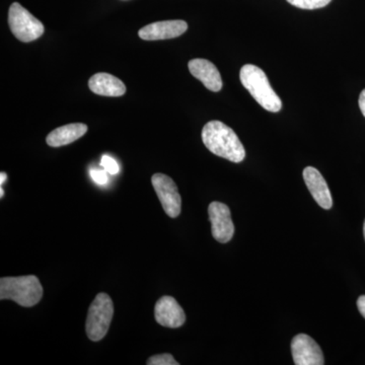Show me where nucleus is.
Masks as SVG:
<instances>
[{
    "label": "nucleus",
    "mask_w": 365,
    "mask_h": 365,
    "mask_svg": "<svg viewBox=\"0 0 365 365\" xmlns=\"http://www.w3.org/2000/svg\"><path fill=\"white\" fill-rule=\"evenodd\" d=\"M202 141L209 151L232 163H241L246 150L235 132L220 121L208 122L203 127Z\"/></svg>",
    "instance_id": "obj_1"
},
{
    "label": "nucleus",
    "mask_w": 365,
    "mask_h": 365,
    "mask_svg": "<svg viewBox=\"0 0 365 365\" xmlns=\"http://www.w3.org/2000/svg\"><path fill=\"white\" fill-rule=\"evenodd\" d=\"M242 86L251 93L257 103L269 112L277 113L282 109V102L269 83L267 76L260 67L246 64L240 71Z\"/></svg>",
    "instance_id": "obj_2"
},
{
    "label": "nucleus",
    "mask_w": 365,
    "mask_h": 365,
    "mask_svg": "<svg viewBox=\"0 0 365 365\" xmlns=\"http://www.w3.org/2000/svg\"><path fill=\"white\" fill-rule=\"evenodd\" d=\"M43 287L34 275L4 277L0 279V299H11L21 307H30L42 299Z\"/></svg>",
    "instance_id": "obj_3"
},
{
    "label": "nucleus",
    "mask_w": 365,
    "mask_h": 365,
    "mask_svg": "<svg viewBox=\"0 0 365 365\" xmlns=\"http://www.w3.org/2000/svg\"><path fill=\"white\" fill-rule=\"evenodd\" d=\"M114 314V304L107 294H98L88 309L86 318V334L93 342L107 335Z\"/></svg>",
    "instance_id": "obj_4"
},
{
    "label": "nucleus",
    "mask_w": 365,
    "mask_h": 365,
    "mask_svg": "<svg viewBox=\"0 0 365 365\" xmlns=\"http://www.w3.org/2000/svg\"><path fill=\"white\" fill-rule=\"evenodd\" d=\"M9 25L16 39L33 42L44 34V25L18 2L9 7Z\"/></svg>",
    "instance_id": "obj_5"
},
{
    "label": "nucleus",
    "mask_w": 365,
    "mask_h": 365,
    "mask_svg": "<svg viewBox=\"0 0 365 365\" xmlns=\"http://www.w3.org/2000/svg\"><path fill=\"white\" fill-rule=\"evenodd\" d=\"M151 182L167 215L178 217L181 213L182 198L175 182L167 175L158 173L151 178Z\"/></svg>",
    "instance_id": "obj_6"
},
{
    "label": "nucleus",
    "mask_w": 365,
    "mask_h": 365,
    "mask_svg": "<svg viewBox=\"0 0 365 365\" xmlns=\"http://www.w3.org/2000/svg\"><path fill=\"white\" fill-rule=\"evenodd\" d=\"M208 215L213 237L222 244L230 242L234 237L235 225L227 205L212 202L209 205Z\"/></svg>",
    "instance_id": "obj_7"
},
{
    "label": "nucleus",
    "mask_w": 365,
    "mask_h": 365,
    "mask_svg": "<svg viewBox=\"0 0 365 365\" xmlns=\"http://www.w3.org/2000/svg\"><path fill=\"white\" fill-rule=\"evenodd\" d=\"M292 353L297 365H323L324 355L318 343L306 334L295 336L292 342Z\"/></svg>",
    "instance_id": "obj_8"
},
{
    "label": "nucleus",
    "mask_w": 365,
    "mask_h": 365,
    "mask_svg": "<svg viewBox=\"0 0 365 365\" xmlns=\"http://www.w3.org/2000/svg\"><path fill=\"white\" fill-rule=\"evenodd\" d=\"M188 30L185 21H163L143 26L138 32L139 37L145 41L174 39Z\"/></svg>",
    "instance_id": "obj_9"
},
{
    "label": "nucleus",
    "mask_w": 365,
    "mask_h": 365,
    "mask_svg": "<svg viewBox=\"0 0 365 365\" xmlns=\"http://www.w3.org/2000/svg\"><path fill=\"white\" fill-rule=\"evenodd\" d=\"M155 316L158 323L167 328H180L186 322L184 311L172 297H163L158 300Z\"/></svg>",
    "instance_id": "obj_10"
},
{
    "label": "nucleus",
    "mask_w": 365,
    "mask_h": 365,
    "mask_svg": "<svg viewBox=\"0 0 365 365\" xmlns=\"http://www.w3.org/2000/svg\"><path fill=\"white\" fill-rule=\"evenodd\" d=\"M304 180L307 189L316 202L324 209H331L333 206L332 195L326 180L321 173L313 167H307L304 170Z\"/></svg>",
    "instance_id": "obj_11"
},
{
    "label": "nucleus",
    "mask_w": 365,
    "mask_h": 365,
    "mask_svg": "<svg viewBox=\"0 0 365 365\" xmlns=\"http://www.w3.org/2000/svg\"><path fill=\"white\" fill-rule=\"evenodd\" d=\"M188 66L192 76L199 79L209 91L217 93L222 90V76L212 62L206 59H192Z\"/></svg>",
    "instance_id": "obj_12"
},
{
    "label": "nucleus",
    "mask_w": 365,
    "mask_h": 365,
    "mask_svg": "<svg viewBox=\"0 0 365 365\" xmlns=\"http://www.w3.org/2000/svg\"><path fill=\"white\" fill-rule=\"evenodd\" d=\"M88 88L93 93L105 97H121L126 93V86L112 74L96 73L88 81Z\"/></svg>",
    "instance_id": "obj_13"
},
{
    "label": "nucleus",
    "mask_w": 365,
    "mask_h": 365,
    "mask_svg": "<svg viewBox=\"0 0 365 365\" xmlns=\"http://www.w3.org/2000/svg\"><path fill=\"white\" fill-rule=\"evenodd\" d=\"M88 131V126L83 123L67 124L48 134L46 141L52 148H60L78 140Z\"/></svg>",
    "instance_id": "obj_14"
},
{
    "label": "nucleus",
    "mask_w": 365,
    "mask_h": 365,
    "mask_svg": "<svg viewBox=\"0 0 365 365\" xmlns=\"http://www.w3.org/2000/svg\"><path fill=\"white\" fill-rule=\"evenodd\" d=\"M287 1L299 9L312 11V9H322L328 6L332 0H287Z\"/></svg>",
    "instance_id": "obj_15"
},
{
    "label": "nucleus",
    "mask_w": 365,
    "mask_h": 365,
    "mask_svg": "<svg viewBox=\"0 0 365 365\" xmlns=\"http://www.w3.org/2000/svg\"><path fill=\"white\" fill-rule=\"evenodd\" d=\"M148 365H179V362L176 361V359L169 354V353H165V354L155 355V356L150 357L148 360Z\"/></svg>",
    "instance_id": "obj_16"
},
{
    "label": "nucleus",
    "mask_w": 365,
    "mask_h": 365,
    "mask_svg": "<svg viewBox=\"0 0 365 365\" xmlns=\"http://www.w3.org/2000/svg\"><path fill=\"white\" fill-rule=\"evenodd\" d=\"M101 165L104 168L106 172L110 175H117L119 173L120 168L119 165L114 158L104 155L101 160Z\"/></svg>",
    "instance_id": "obj_17"
},
{
    "label": "nucleus",
    "mask_w": 365,
    "mask_h": 365,
    "mask_svg": "<svg viewBox=\"0 0 365 365\" xmlns=\"http://www.w3.org/2000/svg\"><path fill=\"white\" fill-rule=\"evenodd\" d=\"M91 177L98 185H106L109 181L108 173L105 170H91Z\"/></svg>",
    "instance_id": "obj_18"
},
{
    "label": "nucleus",
    "mask_w": 365,
    "mask_h": 365,
    "mask_svg": "<svg viewBox=\"0 0 365 365\" xmlns=\"http://www.w3.org/2000/svg\"><path fill=\"white\" fill-rule=\"evenodd\" d=\"M357 307H359V313L365 319V295H361L357 300Z\"/></svg>",
    "instance_id": "obj_19"
},
{
    "label": "nucleus",
    "mask_w": 365,
    "mask_h": 365,
    "mask_svg": "<svg viewBox=\"0 0 365 365\" xmlns=\"http://www.w3.org/2000/svg\"><path fill=\"white\" fill-rule=\"evenodd\" d=\"M359 104L360 111H361L362 114H364V116L365 117V90L362 91L361 93H360Z\"/></svg>",
    "instance_id": "obj_20"
},
{
    "label": "nucleus",
    "mask_w": 365,
    "mask_h": 365,
    "mask_svg": "<svg viewBox=\"0 0 365 365\" xmlns=\"http://www.w3.org/2000/svg\"><path fill=\"white\" fill-rule=\"evenodd\" d=\"M6 180V174H4V173H1V181H0V184H4V181Z\"/></svg>",
    "instance_id": "obj_21"
},
{
    "label": "nucleus",
    "mask_w": 365,
    "mask_h": 365,
    "mask_svg": "<svg viewBox=\"0 0 365 365\" xmlns=\"http://www.w3.org/2000/svg\"><path fill=\"white\" fill-rule=\"evenodd\" d=\"M0 191H1V197H4V189H0Z\"/></svg>",
    "instance_id": "obj_22"
},
{
    "label": "nucleus",
    "mask_w": 365,
    "mask_h": 365,
    "mask_svg": "<svg viewBox=\"0 0 365 365\" xmlns=\"http://www.w3.org/2000/svg\"><path fill=\"white\" fill-rule=\"evenodd\" d=\"M364 239H365V222H364Z\"/></svg>",
    "instance_id": "obj_23"
}]
</instances>
